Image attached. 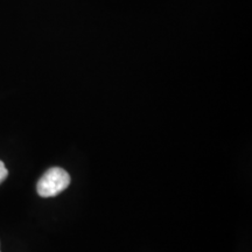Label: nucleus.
Listing matches in <instances>:
<instances>
[{
	"label": "nucleus",
	"instance_id": "f257e3e1",
	"mask_svg": "<svg viewBox=\"0 0 252 252\" xmlns=\"http://www.w3.org/2000/svg\"><path fill=\"white\" fill-rule=\"evenodd\" d=\"M70 185V175L60 167L49 168L36 185V191L41 197H53L62 193Z\"/></svg>",
	"mask_w": 252,
	"mask_h": 252
},
{
	"label": "nucleus",
	"instance_id": "f03ea898",
	"mask_svg": "<svg viewBox=\"0 0 252 252\" xmlns=\"http://www.w3.org/2000/svg\"><path fill=\"white\" fill-rule=\"evenodd\" d=\"M7 175H8V171H7V168L5 167V163L2 161H0V184H1V182L4 181L6 178H7Z\"/></svg>",
	"mask_w": 252,
	"mask_h": 252
}]
</instances>
